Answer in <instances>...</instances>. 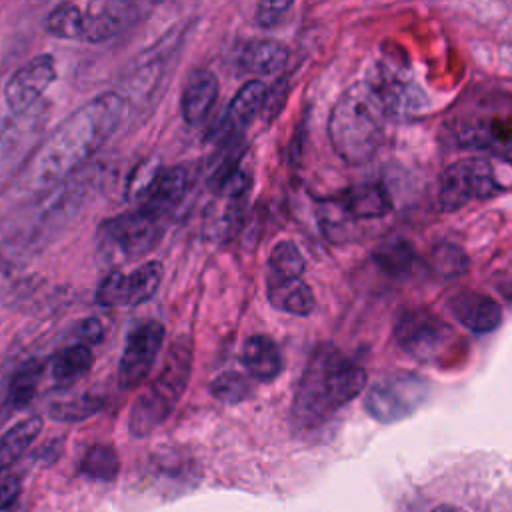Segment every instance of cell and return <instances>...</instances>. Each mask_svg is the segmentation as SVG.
<instances>
[{
  "mask_svg": "<svg viewBox=\"0 0 512 512\" xmlns=\"http://www.w3.org/2000/svg\"><path fill=\"white\" fill-rule=\"evenodd\" d=\"M124 96L102 92L68 116L32 156L24 170V188L42 192L82 166L118 128Z\"/></svg>",
  "mask_w": 512,
  "mask_h": 512,
  "instance_id": "cell-1",
  "label": "cell"
},
{
  "mask_svg": "<svg viewBox=\"0 0 512 512\" xmlns=\"http://www.w3.org/2000/svg\"><path fill=\"white\" fill-rule=\"evenodd\" d=\"M366 386V372L332 346L312 352L294 394L292 420L312 428L354 400Z\"/></svg>",
  "mask_w": 512,
  "mask_h": 512,
  "instance_id": "cell-2",
  "label": "cell"
},
{
  "mask_svg": "<svg viewBox=\"0 0 512 512\" xmlns=\"http://www.w3.org/2000/svg\"><path fill=\"white\" fill-rule=\"evenodd\" d=\"M386 116L366 80L350 86L334 104L328 120V136L336 154L348 164L368 162L384 138Z\"/></svg>",
  "mask_w": 512,
  "mask_h": 512,
  "instance_id": "cell-3",
  "label": "cell"
},
{
  "mask_svg": "<svg viewBox=\"0 0 512 512\" xmlns=\"http://www.w3.org/2000/svg\"><path fill=\"white\" fill-rule=\"evenodd\" d=\"M192 374V340L180 336L172 342L162 370L136 396L128 414V432L144 438L154 432L180 402Z\"/></svg>",
  "mask_w": 512,
  "mask_h": 512,
  "instance_id": "cell-4",
  "label": "cell"
},
{
  "mask_svg": "<svg viewBox=\"0 0 512 512\" xmlns=\"http://www.w3.org/2000/svg\"><path fill=\"white\" fill-rule=\"evenodd\" d=\"M166 220L144 208L112 216L98 226V252L108 264H126L146 256L164 236Z\"/></svg>",
  "mask_w": 512,
  "mask_h": 512,
  "instance_id": "cell-5",
  "label": "cell"
},
{
  "mask_svg": "<svg viewBox=\"0 0 512 512\" xmlns=\"http://www.w3.org/2000/svg\"><path fill=\"white\" fill-rule=\"evenodd\" d=\"M394 336L398 346L410 358L420 362H440L448 356L456 332L440 316L416 308L398 318Z\"/></svg>",
  "mask_w": 512,
  "mask_h": 512,
  "instance_id": "cell-6",
  "label": "cell"
},
{
  "mask_svg": "<svg viewBox=\"0 0 512 512\" xmlns=\"http://www.w3.org/2000/svg\"><path fill=\"white\" fill-rule=\"evenodd\" d=\"M366 82L374 88L388 116L400 118L404 114H414L422 106L424 94L416 86L410 64L402 52L386 54Z\"/></svg>",
  "mask_w": 512,
  "mask_h": 512,
  "instance_id": "cell-7",
  "label": "cell"
},
{
  "mask_svg": "<svg viewBox=\"0 0 512 512\" xmlns=\"http://www.w3.org/2000/svg\"><path fill=\"white\" fill-rule=\"evenodd\" d=\"M428 396V384L418 374H394L376 382L366 396V412L384 424L402 420L416 412Z\"/></svg>",
  "mask_w": 512,
  "mask_h": 512,
  "instance_id": "cell-8",
  "label": "cell"
},
{
  "mask_svg": "<svg viewBox=\"0 0 512 512\" xmlns=\"http://www.w3.org/2000/svg\"><path fill=\"white\" fill-rule=\"evenodd\" d=\"M496 188L498 184L492 166L486 160H458L442 172L438 200L442 210H458L472 200L492 196Z\"/></svg>",
  "mask_w": 512,
  "mask_h": 512,
  "instance_id": "cell-9",
  "label": "cell"
},
{
  "mask_svg": "<svg viewBox=\"0 0 512 512\" xmlns=\"http://www.w3.org/2000/svg\"><path fill=\"white\" fill-rule=\"evenodd\" d=\"M164 338L166 330L158 320H142L132 326L118 360V382L122 388H136L148 378Z\"/></svg>",
  "mask_w": 512,
  "mask_h": 512,
  "instance_id": "cell-10",
  "label": "cell"
},
{
  "mask_svg": "<svg viewBox=\"0 0 512 512\" xmlns=\"http://www.w3.org/2000/svg\"><path fill=\"white\" fill-rule=\"evenodd\" d=\"M162 276L164 266L158 260H148L136 266L130 274L112 270L98 284L96 302L106 308L138 306L158 292Z\"/></svg>",
  "mask_w": 512,
  "mask_h": 512,
  "instance_id": "cell-11",
  "label": "cell"
},
{
  "mask_svg": "<svg viewBox=\"0 0 512 512\" xmlns=\"http://www.w3.org/2000/svg\"><path fill=\"white\" fill-rule=\"evenodd\" d=\"M266 92H268V88L262 80H250V82L242 84V88L236 92V96L232 98V102L228 104L224 114L210 128L208 138L216 146L244 140L246 128L262 112Z\"/></svg>",
  "mask_w": 512,
  "mask_h": 512,
  "instance_id": "cell-12",
  "label": "cell"
},
{
  "mask_svg": "<svg viewBox=\"0 0 512 512\" xmlns=\"http://www.w3.org/2000/svg\"><path fill=\"white\" fill-rule=\"evenodd\" d=\"M146 6L124 0H98L84 8V42H104L136 24Z\"/></svg>",
  "mask_w": 512,
  "mask_h": 512,
  "instance_id": "cell-13",
  "label": "cell"
},
{
  "mask_svg": "<svg viewBox=\"0 0 512 512\" xmlns=\"http://www.w3.org/2000/svg\"><path fill=\"white\" fill-rule=\"evenodd\" d=\"M56 80V62L50 54H40L20 66L4 86V98L12 112L30 108Z\"/></svg>",
  "mask_w": 512,
  "mask_h": 512,
  "instance_id": "cell-14",
  "label": "cell"
},
{
  "mask_svg": "<svg viewBox=\"0 0 512 512\" xmlns=\"http://www.w3.org/2000/svg\"><path fill=\"white\" fill-rule=\"evenodd\" d=\"M190 186V172L186 166L162 168L150 188L138 200V208L148 210L150 214L166 220L182 202Z\"/></svg>",
  "mask_w": 512,
  "mask_h": 512,
  "instance_id": "cell-15",
  "label": "cell"
},
{
  "mask_svg": "<svg viewBox=\"0 0 512 512\" xmlns=\"http://www.w3.org/2000/svg\"><path fill=\"white\" fill-rule=\"evenodd\" d=\"M220 84L212 70L196 68L188 74L186 84L182 88L180 112L182 118L190 126H200L210 116L216 100H218Z\"/></svg>",
  "mask_w": 512,
  "mask_h": 512,
  "instance_id": "cell-16",
  "label": "cell"
},
{
  "mask_svg": "<svg viewBox=\"0 0 512 512\" xmlns=\"http://www.w3.org/2000/svg\"><path fill=\"white\" fill-rule=\"evenodd\" d=\"M288 62V48L274 38H250L236 52V66L240 74L274 76L280 74Z\"/></svg>",
  "mask_w": 512,
  "mask_h": 512,
  "instance_id": "cell-17",
  "label": "cell"
},
{
  "mask_svg": "<svg viewBox=\"0 0 512 512\" xmlns=\"http://www.w3.org/2000/svg\"><path fill=\"white\" fill-rule=\"evenodd\" d=\"M450 310L462 326H466L476 334H486L496 330L502 320L500 304L492 296L484 292H474V290L458 292L450 300Z\"/></svg>",
  "mask_w": 512,
  "mask_h": 512,
  "instance_id": "cell-18",
  "label": "cell"
},
{
  "mask_svg": "<svg viewBox=\"0 0 512 512\" xmlns=\"http://www.w3.org/2000/svg\"><path fill=\"white\" fill-rule=\"evenodd\" d=\"M240 364L256 382H272L280 376L284 360L280 346L266 334H252L240 350Z\"/></svg>",
  "mask_w": 512,
  "mask_h": 512,
  "instance_id": "cell-19",
  "label": "cell"
},
{
  "mask_svg": "<svg viewBox=\"0 0 512 512\" xmlns=\"http://www.w3.org/2000/svg\"><path fill=\"white\" fill-rule=\"evenodd\" d=\"M268 302L286 314L308 316L314 310L312 288L302 278L266 280Z\"/></svg>",
  "mask_w": 512,
  "mask_h": 512,
  "instance_id": "cell-20",
  "label": "cell"
},
{
  "mask_svg": "<svg viewBox=\"0 0 512 512\" xmlns=\"http://www.w3.org/2000/svg\"><path fill=\"white\" fill-rule=\"evenodd\" d=\"M94 364V354L90 346L84 344H72L56 352L48 362L46 370L56 386H72L80 378H84Z\"/></svg>",
  "mask_w": 512,
  "mask_h": 512,
  "instance_id": "cell-21",
  "label": "cell"
},
{
  "mask_svg": "<svg viewBox=\"0 0 512 512\" xmlns=\"http://www.w3.org/2000/svg\"><path fill=\"white\" fill-rule=\"evenodd\" d=\"M338 208L352 218H378L390 210V198L380 184H358L338 198Z\"/></svg>",
  "mask_w": 512,
  "mask_h": 512,
  "instance_id": "cell-22",
  "label": "cell"
},
{
  "mask_svg": "<svg viewBox=\"0 0 512 512\" xmlns=\"http://www.w3.org/2000/svg\"><path fill=\"white\" fill-rule=\"evenodd\" d=\"M42 426L44 422L40 416H30L26 420H20L0 436V474L32 446V442L42 432Z\"/></svg>",
  "mask_w": 512,
  "mask_h": 512,
  "instance_id": "cell-23",
  "label": "cell"
},
{
  "mask_svg": "<svg viewBox=\"0 0 512 512\" xmlns=\"http://www.w3.org/2000/svg\"><path fill=\"white\" fill-rule=\"evenodd\" d=\"M44 370H46V362L34 358V360L24 362L12 374L10 384H8V404L12 408H16V410L26 408L34 400Z\"/></svg>",
  "mask_w": 512,
  "mask_h": 512,
  "instance_id": "cell-24",
  "label": "cell"
},
{
  "mask_svg": "<svg viewBox=\"0 0 512 512\" xmlns=\"http://www.w3.org/2000/svg\"><path fill=\"white\" fill-rule=\"evenodd\" d=\"M306 268V260L300 248L292 240H280L274 244L268 256L266 280H286V278H302Z\"/></svg>",
  "mask_w": 512,
  "mask_h": 512,
  "instance_id": "cell-25",
  "label": "cell"
},
{
  "mask_svg": "<svg viewBox=\"0 0 512 512\" xmlns=\"http://www.w3.org/2000/svg\"><path fill=\"white\" fill-rule=\"evenodd\" d=\"M44 28L48 34L62 40H82L84 10L72 2H62L46 14Z\"/></svg>",
  "mask_w": 512,
  "mask_h": 512,
  "instance_id": "cell-26",
  "label": "cell"
},
{
  "mask_svg": "<svg viewBox=\"0 0 512 512\" xmlns=\"http://www.w3.org/2000/svg\"><path fill=\"white\" fill-rule=\"evenodd\" d=\"M80 472L90 480L110 482L120 472V458L108 444H92L86 448L80 460Z\"/></svg>",
  "mask_w": 512,
  "mask_h": 512,
  "instance_id": "cell-27",
  "label": "cell"
},
{
  "mask_svg": "<svg viewBox=\"0 0 512 512\" xmlns=\"http://www.w3.org/2000/svg\"><path fill=\"white\" fill-rule=\"evenodd\" d=\"M374 262L390 276H404L414 262V250L406 240H384L374 250Z\"/></svg>",
  "mask_w": 512,
  "mask_h": 512,
  "instance_id": "cell-28",
  "label": "cell"
},
{
  "mask_svg": "<svg viewBox=\"0 0 512 512\" xmlns=\"http://www.w3.org/2000/svg\"><path fill=\"white\" fill-rule=\"evenodd\" d=\"M106 400L102 396H96V394H80V396H74L70 400H62V402H56L50 406V416L54 420H60V422H78V420H84V418H90L94 416L96 412H100L104 408Z\"/></svg>",
  "mask_w": 512,
  "mask_h": 512,
  "instance_id": "cell-29",
  "label": "cell"
},
{
  "mask_svg": "<svg viewBox=\"0 0 512 512\" xmlns=\"http://www.w3.org/2000/svg\"><path fill=\"white\" fill-rule=\"evenodd\" d=\"M468 266H470V262L462 248L448 244V242H440L432 248V268L440 278H444V280L458 278V276L466 274Z\"/></svg>",
  "mask_w": 512,
  "mask_h": 512,
  "instance_id": "cell-30",
  "label": "cell"
},
{
  "mask_svg": "<svg viewBox=\"0 0 512 512\" xmlns=\"http://www.w3.org/2000/svg\"><path fill=\"white\" fill-rule=\"evenodd\" d=\"M210 394L224 404H238L252 394V384L244 374L228 370L210 382Z\"/></svg>",
  "mask_w": 512,
  "mask_h": 512,
  "instance_id": "cell-31",
  "label": "cell"
},
{
  "mask_svg": "<svg viewBox=\"0 0 512 512\" xmlns=\"http://www.w3.org/2000/svg\"><path fill=\"white\" fill-rule=\"evenodd\" d=\"M160 164L156 160H146L142 162L130 176L128 180V196L134 198V200H140L142 194L150 188V184L154 182V178L158 176L160 172Z\"/></svg>",
  "mask_w": 512,
  "mask_h": 512,
  "instance_id": "cell-32",
  "label": "cell"
},
{
  "mask_svg": "<svg viewBox=\"0 0 512 512\" xmlns=\"http://www.w3.org/2000/svg\"><path fill=\"white\" fill-rule=\"evenodd\" d=\"M290 8L292 2H260L256 8V24L260 28H274L284 20Z\"/></svg>",
  "mask_w": 512,
  "mask_h": 512,
  "instance_id": "cell-33",
  "label": "cell"
},
{
  "mask_svg": "<svg viewBox=\"0 0 512 512\" xmlns=\"http://www.w3.org/2000/svg\"><path fill=\"white\" fill-rule=\"evenodd\" d=\"M76 344H84V346H92V344H98L102 342L104 338V324L98 320V318H84L78 322L76 330Z\"/></svg>",
  "mask_w": 512,
  "mask_h": 512,
  "instance_id": "cell-34",
  "label": "cell"
},
{
  "mask_svg": "<svg viewBox=\"0 0 512 512\" xmlns=\"http://www.w3.org/2000/svg\"><path fill=\"white\" fill-rule=\"evenodd\" d=\"M286 98V80H278L268 92H266V100H264V106H262V118L266 116V120L274 118L278 112H280V106Z\"/></svg>",
  "mask_w": 512,
  "mask_h": 512,
  "instance_id": "cell-35",
  "label": "cell"
},
{
  "mask_svg": "<svg viewBox=\"0 0 512 512\" xmlns=\"http://www.w3.org/2000/svg\"><path fill=\"white\" fill-rule=\"evenodd\" d=\"M20 496V478L18 476H0V508L14 504Z\"/></svg>",
  "mask_w": 512,
  "mask_h": 512,
  "instance_id": "cell-36",
  "label": "cell"
},
{
  "mask_svg": "<svg viewBox=\"0 0 512 512\" xmlns=\"http://www.w3.org/2000/svg\"><path fill=\"white\" fill-rule=\"evenodd\" d=\"M0 512H24V506L16 500L14 504H10V506H6V508H0Z\"/></svg>",
  "mask_w": 512,
  "mask_h": 512,
  "instance_id": "cell-37",
  "label": "cell"
},
{
  "mask_svg": "<svg viewBox=\"0 0 512 512\" xmlns=\"http://www.w3.org/2000/svg\"><path fill=\"white\" fill-rule=\"evenodd\" d=\"M432 512H466V510L456 508V506H438V508H434Z\"/></svg>",
  "mask_w": 512,
  "mask_h": 512,
  "instance_id": "cell-38",
  "label": "cell"
},
{
  "mask_svg": "<svg viewBox=\"0 0 512 512\" xmlns=\"http://www.w3.org/2000/svg\"><path fill=\"white\" fill-rule=\"evenodd\" d=\"M502 292H504L508 298H512V280H510V282H508V284L502 288Z\"/></svg>",
  "mask_w": 512,
  "mask_h": 512,
  "instance_id": "cell-39",
  "label": "cell"
}]
</instances>
